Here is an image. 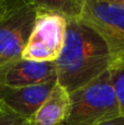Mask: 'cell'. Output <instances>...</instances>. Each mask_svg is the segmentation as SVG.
Listing matches in <instances>:
<instances>
[{"instance_id":"6da1fadb","label":"cell","mask_w":124,"mask_h":125,"mask_svg":"<svg viewBox=\"0 0 124 125\" xmlns=\"http://www.w3.org/2000/svg\"><path fill=\"white\" fill-rule=\"evenodd\" d=\"M54 64L57 82L70 93L107 71L111 58L104 41L92 29L70 20L64 47Z\"/></svg>"},{"instance_id":"7a4b0ae2","label":"cell","mask_w":124,"mask_h":125,"mask_svg":"<svg viewBox=\"0 0 124 125\" xmlns=\"http://www.w3.org/2000/svg\"><path fill=\"white\" fill-rule=\"evenodd\" d=\"M70 108L65 125H97L120 116L109 69L69 93Z\"/></svg>"},{"instance_id":"3957f363","label":"cell","mask_w":124,"mask_h":125,"mask_svg":"<svg viewBox=\"0 0 124 125\" xmlns=\"http://www.w3.org/2000/svg\"><path fill=\"white\" fill-rule=\"evenodd\" d=\"M79 21L104 41L111 64L124 62V3L121 0H85Z\"/></svg>"},{"instance_id":"277c9868","label":"cell","mask_w":124,"mask_h":125,"mask_svg":"<svg viewBox=\"0 0 124 125\" xmlns=\"http://www.w3.org/2000/svg\"><path fill=\"white\" fill-rule=\"evenodd\" d=\"M22 59L37 62H55L61 55L66 39L67 20L58 14L36 10Z\"/></svg>"},{"instance_id":"5b68a950","label":"cell","mask_w":124,"mask_h":125,"mask_svg":"<svg viewBox=\"0 0 124 125\" xmlns=\"http://www.w3.org/2000/svg\"><path fill=\"white\" fill-rule=\"evenodd\" d=\"M36 11L31 1L21 0L0 20V67L21 58Z\"/></svg>"},{"instance_id":"8992f818","label":"cell","mask_w":124,"mask_h":125,"mask_svg":"<svg viewBox=\"0 0 124 125\" xmlns=\"http://www.w3.org/2000/svg\"><path fill=\"white\" fill-rule=\"evenodd\" d=\"M56 82L54 80L19 88L0 86V106L29 122L47 99Z\"/></svg>"},{"instance_id":"52a82bcc","label":"cell","mask_w":124,"mask_h":125,"mask_svg":"<svg viewBox=\"0 0 124 125\" xmlns=\"http://www.w3.org/2000/svg\"><path fill=\"white\" fill-rule=\"evenodd\" d=\"M57 80L54 62H37L18 58L0 67V86L19 88Z\"/></svg>"},{"instance_id":"ba28073f","label":"cell","mask_w":124,"mask_h":125,"mask_svg":"<svg viewBox=\"0 0 124 125\" xmlns=\"http://www.w3.org/2000/svg\"><path fill=\"white\" fill-rule=\"evenodd\" d=\"M70 108L69 93L58 83L29 121V125H65Z\"/></svg>"},{"instance_id":"9c48e42d","label":"cell","mask_w":124,"mask_h":125,"mask_svg":"<svg viewBox=\"0 0 124 125\" xmlns=\"http://www.w3.org/2000/svg\"><path fill=\"white\" fill-rule=\"evenodd\" d=\"M85 0H32L36 10L55 13L65 18L67 21L79 20Z\"/></svg>"},{"instance_id":"30bf717a","label":"cell","mask_w":124,"mask_h":125,"mask_svg":"<svg viewBox=\"0 0 124 125\" xmlns=\"http://www.w3.org/2000/svg\"><path fill=\"white\" fill-rule=\"evenodd\" d=\"M109 73L118 101L120 115L124 116V62H112L109 67Z\"/></svg>"},{"instance_id":"8fae6325","label":"cell","mask_w":124,"mask_h":125,"mask_svg":"<svg viewBox=\"0 0 124 125\" xmlns=\"http://www.w3.org/2000/svg\"><path fill=\"white\" fill-rule=\"evenodd\" d=\"M0 125H29V122L7 110L0 111Z\"/></svg>"},{"instance_id":"7c38bea8","label":"cell","mask_w":124,"mask_h":125,"mask_svg":"<svg viewBox=\"0 0 124 125\" xmlns=\"http://www.w3.org/2000/svg\"><path fill=\"white\" fill-rule=\"evenodd\" d=\"M21 0H0V20L15 8Z\"/></svg>"},{"instance_id":"4fadbf2b","label":"cell","mask_w":124,"mask_h":125,"mask_svg":"<svg viewBox=\"0 0 124 125\" xmlns=\"http://www.w3.org/2000/svg\"><path fill=\"white\" fill-rule=\"evenodd\" d=\"M97 125H124V116L120 115V116H116V117H114V119L101 122V123H99Z\"/></svg>"},{"instance_id":"5bb4252c","label":"cell","mask_w":124,"mask_h":125,"mask_svg":"<svg viewBox=\"0 0 124 125\" xmlns=\"http://www.w3.org/2000/svg\"><path fill=\"white\" fill-rule=\"evenodd\" d=\"M1 110H4V109H2V108H1V106H0V111H1Z\"/></svg>"},{"instance_id":"9a60e30c","label":"cell","mask_w":124,"mask_h":125,"mask_svg":"<svg viewBox=\"0 0 124 125\" xmlns=\"http://www.w3.org/2000/svg\"><path fill=\"white\" fill-rule=\"evenodd\" d=\"M121 2H122V3H124V0H121Z\"/></svg>"}]
</instances>
